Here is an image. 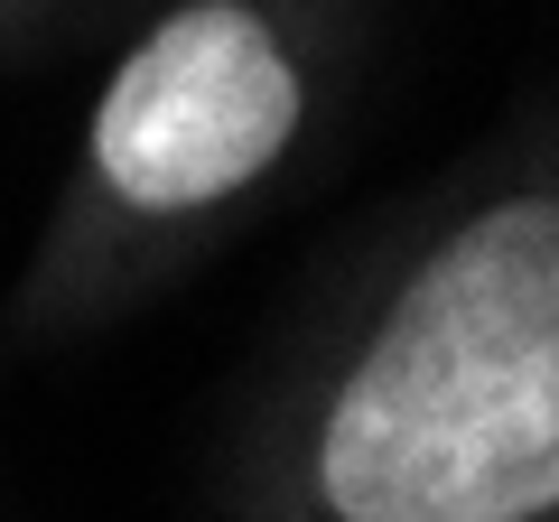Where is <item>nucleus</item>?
<instances>
[{
  "instance_id": "2",
  "label": "nucleus",
  "mask_w": 559,
  "mask_h": 522,
  "mask_svg": "<svg viewBox=\"0 0 559 522\" xmlns=\"http://www.w3.org/2000/svg\"><path fill=\"white\" fill-rule=\"evenodd\" d=\"M299 131V75L242 0H197L131 47L94 112V168L121 205L178 215L252 187Z\"/></svg>"
},
{
  "instance_id": "1",
  "label": "nucleus",
  "mask_w": 559,
  "mask_h": 522,
  "mask_svg": "<svg viewBox=\"0 0 559 522\" xmlns=\"http://www.w3.org/2000/svg\"><path fill=\"white\" fill-rule=\"evenodd\" d=\"M336 522L559 513V197H503L411 271L318 429Z\"/></svg>"
}]
</instances>
